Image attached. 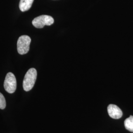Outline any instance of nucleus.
Wrapping results in <instances>:
<instances>
[{
  "mask_svg": "<svg viewBox=\"0 0 133 133\" xmlns=\"http://www.w3.org/2000/svg\"><path fill=\"white\" fill-rule=\"evenodd\" d=\"M37 72L35 69L31 68L26 72L23 82V87L25 91L31 90L35 85Z\"/></svg>",
  "mask_w": 133,
  "mask_h": 133,
  "instance_id": "nucleus-1",
  "label": "nucleus"
},
{
  "mask_svg": "<svg viewBox=\"0 0 133 133\" xmlns=\"http://www.w3.org/2000/svg\"><path fill=\"white\" fill-rule=\"evenodd\" d=\"M31 42V39L28 36L23 35L20 37L17 43L18 52L21 55L28 52Z\"/></svg>",
  "mask_w": 133,
  "mask_h": 133,
  "instance_id": "nucleus-2",
  "label": "nucleus"
},
{
  "mask_svg": "<svg viewBox=\"0 0 133 133\" xmlns=\"http://www.w3.org/2000/svg\"><path fill=\"white\" fill-rule=\"evenodd\" d=\"M54 22V19L51 16L47 15H43L34 19L32 24L37 28H43L45 25L50 26L52 25Z\"/></svg>",
  "mask_w": 133,
  "mask_h": 133,
  "instance_id": "nucleus-3",
  "label": "nucleus"
},
{
  "mask_svg": "<svg viewBox=\"0 0 133 133\" xmlns=\"http://www.w3.org/2000/svg\"><path fill=\"white\" fill-rule=\"evenodd\" d=\"M4 88L8 93H14L16 89V80L15 76L11 72L7 74L4 82Z\"/></svg>",
  "mask_w": 133,
  "mask_h": 133,
  "instance_id": "nucleus-4",
  "label": "nucleus"
},
{
  "mask_svg": "<svg viewBox=\"0 0 133 133\" xmlns=\"http://www.w3.org/2000/svg\"><path fill=\"white\" fill-rule=\"evenodd\" d=\"M108 111L109 116L114 119H119L123 115V112L119 107L113 104H110L108 106Z\"/></svg>",
  "mask_w": 133,
  "mask_h": 133,
  "instance_id": "nucleus-5",
  "label": "nucleus"
},
{
  "mask_svg": "<svg viewBox=\"0 0 133 133\" xmlns=\"http://www.w3.org/2000/svg\"><path fill=\"white\" fill-rule=\"evenodd\" d=\"M34 0H20L19 3V9L21 11L28 10L32 6Z\"/></svg>",
  "mask_w": 133,
  "mask_h": 133,
  "instance_id": "nucleus-6",
  "label": "nucleus"
},
{
  "mask_svg": "<svg viewBox=\"0 0 133 133\" xmlns=\"http://www.w3.org/2000/svg\"><path fill=\"white\" fill-rule=\"evenodd\" d=\"M124 126L129 131L133 133V116L131 115L124 121Z\"/></svg>",
  "mask_w": 133,
  "mask_h": 133,
  "instance_id": "nucleus-7",
  "label": "nucleus"
},
{
  "mask_svg": "<svg viewBox=\"0 0 133 133\" xmlns=\"http://www.w3.org/2000/svg\"><path fill=\"white\" fill-rule=\"evenodd\" d=\"M6 106V102L5 97L3 95L0 93V109H4Z\"/></svg>",
  "mask_w": 133,
  "mask_h": 133,
  "instance_id": "nucleus-8",
  "label": "nucleus"
}]
</instances>
